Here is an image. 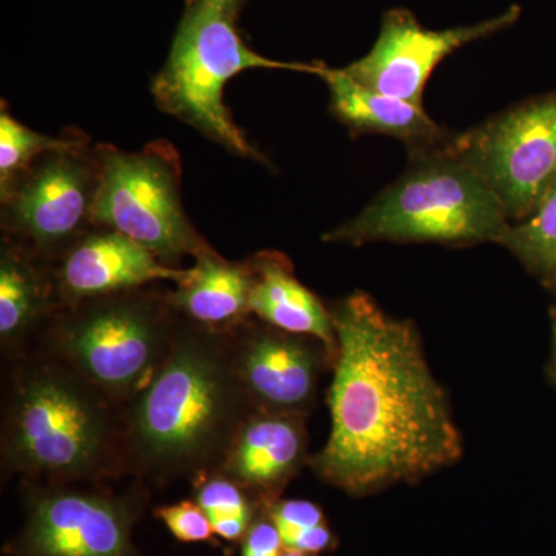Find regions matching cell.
I'll use <instances>...</instances> for the list:
<instances>
[{
	"instance_id": "3",
	"label": "cell",
	"mask_w": 556,
	"mask_h": 556,
	"mask_svg": "<svg viewBox=\"0 0 556 556\" xmlns=\"http://www.w3.org/2000/svg\"><path fill=\"white\" fill-rule=\"evenodd\" d=\"M113 407L115 402L53 354L25 358L3 409V471L50 484L115 475L124 466L121 413Z\"/></svg>"
},
{
	"instance_id": "9",
	"label": "cell",
	"mask_w": 556,
	"mask_h": 556,
	"mask_svg": "<svg viewBox=\"0 0 556 556\" xmlns=\"http://www.w3.org/2000/svg\"><path fill=\"white\" fill-rule=\"evenodd\" d=\"M97 189V146L47 153L0 190L3 236L50 263L93 228Z\"/></svg>"
},
{
	"instance_id": "24",
	"label": "cell",
	"mask_w": 556,
	"mask_h": 556,
	"mask_svg": "<svg viewBox=\"0 0 556 556\" xmlns=\"http://www.w3.org/2000/svg\"><path fill=\"white\" fill-rule=\"evenodd\" d=\"M283 551L280 533L265 506L241 540L240 556H280Z\"/></svg>"
},
{
	"instance_id": "25",
	"label": "cell",
	"mask_w": 556,
	"mask_h": 556,
	"mask_svg": "<svg viewBox=\"0 0 556 556\" xmlns=\"http://www.w3.org/2000/svg\"><path fill=\"white\" fill-rule=\"evenodd\" d=\"M552 321V338H551V353H548V361L546 365V375L551 380L552 386L556 387V311L551 313Z\"/></svg>"
},
{
	"instance_id": "4",
	"label": "cell",
	"mask_w": 556,
	"mask_h": 556,
	"mask_svg": "<svg viewBox=\"0 0 556 556\" xmlns=\"http://www.w3.org/2000/svg\"><path fill=\"white\" fill-rule=\"evenodd\" d=\"M445 148L409 156L405 174L356 217L325 233V243L497 244L510 225L503 204Z\"/></svg>"
},
{
	"instance_id": "14",
	"label": "cell",
	"mask_w": 556,
	"mask_h": 556,
	"mask_svg": "<svg viewBox=\"0 0 556 556\" xmlns=\"http://www.w3.org/2000/svg\"><path fill=\"white\" fill-rule=\"evenodd\" d=\"M306 416L254 409L237 431L217 471L239 482L265 506L308 464Z\"/></svg>"
},
{
	"instance_id": "22",
	"label": "cell",
	"mask_w": 556,
	"mask_h": 556,
	"mask_svg": "<svg viewBox=\"0 0 556 556\" xmlns=\"http://www.w3.org/2000/svg\"><path fill=\"white\" fill-rule=\"evenodd\" d=\"M268 511L287 551L317 556L336 546L324 510L306 500H277Z\"/></svg>"
},
{
	"instance_id": "13",
	"label": "cell",
	"mask_w": 556,
	"mask_h": 556,
	"mask_svg": "<svg viewBox=\"0 0 556 556\" xmlns=\"http://www.w3.org/2000/svg\"><path fill=\"white\" fill-rule=\"evenodd\" d=\"M49 265L61 308L159 281L178 283L186 276V269L164 265L137 241L100 226L70 243Z\"/></svg>"
},
{
	"instance_id": "2",
	"label": "cell",
	"mask_w": 556,
	"mask_h": 556,
	"mask_svg": "<svg viewBox=\"0 0 556 556\" xmlns=\"http://www.w3.org/2000/svg\"><path fill=\"white\" fill-rule=\"evenodd\" d=\"M252 412L228 332L179 317L169 353L121 409L123 466L155 482L217 471Z\"/></svg>"
},
{
	"instance_id": "5",
	"label": "cell",
	"mask_w": 556,
	"mask_h": 556,
	"mask_svg": "<svg viewBox=\"0 0 556 556\" xmlns=\"http://www.w3.org/2000/svg\"><path fill=\"white\" fill-rule=\"evenodd\" d=\"M179 316L166 292L135 289L61 308L46 331V351L110 401L126 404L169 353Z\"/></svg>"
},
{
	"instance_id": "8",
	"label": "cell",
	"mask_w": 556,
	"mask_h": 556,
	"mask_svg": "<svg viewBox=\"0 0 556 556\" xmlns=\"http://www.w3.org/2000/svg\"><path fill=\"white\" fill-rule=\"evenodd\" d=\"M445 149L495 193L510 223L525 218L556 178V91L453 135Z\"/></svg>"
},
{
	"instance_id": "20",
	"label": "cell",
	"mask_w": 556,
	"mask_h": 556,
	"mask_svg": "<svg viewBox=\"0 0 556 556\" xmlns=\"http://www.w3.org/2000/svg\"><path fill=\"white\" fill-rule=\"evenodd\" d=\"M195 501L211 521L215 535L237 543L247 535L249 527L265 507L262 501L244 486L219 471L200 477Z\"/></svg>"
},
{
	"instance_id": "1",
	"label": "cell",
	"mask_w": 556,
	"mask_h": 556,
	"mask_svg": "<svg viewBox=\"0 0 556 556\" xmlns=\"http://www.w3.org/2000/svg\"><path fill=\"white\" fill-rule=\"evenodd\" d=\"M329 309L338 334L331 433L309 456L311 470L348 495L367 496L456 464L463 438L415 324L388 316L361 291Z\"/></svg>"
},
{
	"instance_id": "16",
	"label": "cell",
	"mask_w": 556,
	"mask_h": 556,
	"mask_svg": "<svg viewBox=\"0 0 556 556\" xmlns=\"http://www.w3.org/2000/svg\"><path fill=\"white\" fill-rule=\"evenodd\" d=\"M251 270V313L265 324L321 340L338 354L331 309L295 277L287 255L262 251L247 260Z\"/></svg>"
},
{
	"instance_id": "23",
	"label": "cell",
	"mask_w": 556,
	"mask_h": 556,
	"mask_svg": "<svg viewBox=\"0 0 556 556\" xmlns=\"http://www.w3.org/2000/svg\"><path fill=\"white\" fill-rule=\"evenodd\" d=\"M156 518L166 525L172 535L182 543H203L215 535L211 521L195 501H181L155 510Z\"/></svg>"
},
{
	"instance_id": "17",
	"label": "cell",
	"mask_w": 556,
	"mask_h": 556,
	"mask_svg": "<svg viewBox=\"0 0 556 556\" xmlns=\"http://www.w3.org/2000/svg\"><path fill=\"white\" fill-rule=\"evenodd\" d=\"M251 285L248 262H229L212 249L195 258L166 299L179 317L229 332L252 317Z\"/></svg>"
},
{
	"instance_id": "28",
	"label": "cell",
	"mask_w": 556,
	"mask_h": 556,
	"mask_svg": "<svg viewBox=\"0 0 556 556\" xmlns=\"http://www.w3.org/2000/svg\"><path fill=\"white\" fill-rule=\"evenodd\" d=\"M190 2H192V5H193V3H201V2L212 3V5H218V0H190Z\"/></svg>"
},
{
	"instance_id": "12",
	"label": "cell",
	"mask_w": 556,
	"mask_h": 556,
	"mask_svg": "<svg viewBox=\"0 0 556 556\" xmlns=\"http://www.w3.org/2000/svg\"><path fill=\"white\" fill-rule=\"evenodd\" d=\"M518 16V7H510L500 16L467 27L428 30L409 11L391 10L383 17L379 38L371 50L343 70L362 86L422 105L431 73L448 54L510 27Z\"/></svg>"
},
{
	"instance_id": "15",
	"label": "cell",
	"mask_w": 556,
	"mask_h": 556,
	"mask_svg": "<svg viewBox=\"0 0 556 556\" xmlns=\"http://www.w3.org/2000/svg\"><path fill=\"white\" fill-rule=\"evenodd\" d=\"M318 78L327 84L329 110L348 130L357 135H386L404 142L409 156L444 149L453 135L439 126L424 105L387 97L362 86L343 68L321 65Z\"/></svg>"
},
{
	"instance_id": "21",
	"label": "cell",
	"mask_w": 556,
	"mask_h": 556,
	"mask_svg": "<svg viewBox=\"0 0 556 556\" xmlns=\"http://www.w3.org/2000/svg\"><path fill=\"white\" fill-rule=\"evenodd\" d=\"M89 137L80 131L68 130L60 137H50L39 131L28 129L27 126L13 118L5 102L0 109V190L24 174L35 161L42 159L47 153L61 152L78 148L89 142Z\"/></svg>"
},
{
	"instance_id": "27",
	"label": "cell",
	"mask_w": 556,
	"mask_h": 556,
	"mask_svg": "<svg viewBox=\"0 0 556 556\" xmlns=\"http://www.w3.org/2000/svg\"><path fill=\"white\" fill-rule=\"evenodd\" d=\"M280 556H313V555L302 554V552L287 551V548H285V551L281 552Z\"/></svg>"
},
{
	"instance_id": "10",
	"label": "cell",
	"mask_w": 556,
	"mask_h": 556,
	"mask_svg": "<svg viewBox=\"0 0 556 556\" xmlns=\"http://www.w3.org/2000/svg\"><path fill=\"white\" fill-rule=\"evenodd\" d=\"M146 507L142 493L118 496L72 484H28L25 522L7 556H144L134 527Z\"/></svg>"
},
{
	"instance_id": "19",
	"label": "cell",
	"mask_w": 556,
	"mask_h": 556,
	"mask_svg": "<svg viewBox=\"0 0 556 556\" xmlns=\"http://www.w3.org/2000/svg\"><path fill=\"white\" fill-rule=\"evenodd\" d=\"M500 247L507 249L529 273L543 283L556 278V178L538 199L529 214L511 222L503 233Z\"/></svg>"
},
{
	"instance_id": "18",
	"label": "cell",
	"mask_w": 556,
	"mask_h": 556,
	"mask_svg": "<svg viewBox=\"0 0 556 556\" xmlns=\"http://www.w3.org/2000/svg\"><path fill=\"white\" fill-rule=\"evenodd\" d=\"M61 309L49 262L3 236L0 251V340L17 353Z\"/></svg>"
},
{
	"instance_id": "7",
	"label": "cell",
	"mask_w": 556,
	"mask_h": 556,
	"mask_svg": "<svg viewBox=\"0 0 556 556\" xmlns=\"http://www.w3.org/2000/svg\"><path fill=\"white\" fill-rule=\"evenodd\" d=\"M98 189L93 226L129 237L164 265L212 251L193 228L181 193V156L166 139L137 152L98 144Z\"/></svg>"
},
{
	"instance_id": "11",
	"label": "cell",
	"mask_w": 556,
	"mask_h": 556,
	"mask_svg": "<svg viewBox=\"0 0 556 556\" xmlns=\"http://www.w3.org/2000/svg\"><path fill=\"white\" fill-rule=\"evenodd\" d=\"M233 362L254 409L306 416L336 356L321 340L249 320L228 332Z\"/></svg>"
},
{
	"instance_id": "26",
	"label": "cell",
	"mask_w": 556,
	"mask_h": 556,
	"mask_svg": "<svg viewBox=\"0 0 556 556\" xmlns=\"http://www.w3.org/2000/svg\"><path fill=\"white\" fill-rule=\"evenodd\" d=\"M240 0H218L219 9H223L225 11H228V13L233 14V11H236L237 3H239Z\"/></svg>"
},
{
	"instance_id": "29",
	"label": "cell",
	"mask_w": 556,
	"mask_h": 556,
	"mask_svg": "<svg viewBox=\"0 0 556 556\" xmlns=\"http://www.w3.org/2000/svg\"><path fill=\"white\" fill-rule=\"evenodd\" d=\"M547 287L551 288L552 291H554L555 295H556V278L554 281H551V283H548Z\"/></svg>"
},
{
	"instance_id": "6",
	"label": "cell",
	"mask_w": 556,
	"mask_h": 556,
	"mask_svg": "<svg viewBox=\"0 0 556 556\" xmlns=\"http://www.w3.org/2000/svg\"><path fill=\"white\" fill-rule=\"evenodd\" d=\"M233 14L212 3H193L179 25L169 60L152 83L161 112L188 124L232 155L269 164L237 126L225 104L230 79L252 68L318 75L321 62H281L249 49L233 27Z\"/></svg>"
}]
</instances>
